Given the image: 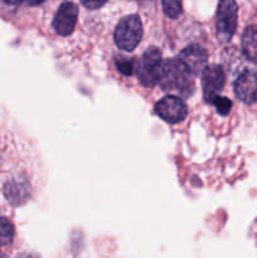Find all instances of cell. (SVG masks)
I'll use <instances>...</instances> for the list:
<instances>
[{"instance_id": "cell-1", "label": "cell", "mask_w": 257, "mask_h": 258, "mask_svg": "<svg viewBox=\"0 0 257 258\" xmlns=\"http://www.w3.org/2000/svg\"><path fill=\"white\" fill-rule=\"evenodd\" d=\"M158 83L166 92H173L179 97H188L193 92L191 75L185 70L179 59H166L161 63Z\"/></svg>"}, {"instance_id": "cell-2", "label": "cell", "mask_w": 257, "mask_h": 258, "mask_svg": "<svg viewBox=\"0 0 257 258\" xmlns=\"http://www.w3.org/2000/svg\"><path fill=\"white\" fill-rule=\"evenodd\" d=\"M115 43L123 50H134L143 38V23L136 14L127 15L118 22L115 29Z\"/></svg>"}, {"instance_id": "cell-3", "label": "cell", "mask_w": 257, "mask_h": 258, "mask_svg": "<svg viewBox=\"0 0 257 258\" xmlns=\"http://www.w3.org/2000/svg\"><path fill=\"white\" fill-rule=\"evenodd\" d=\"M237 8L236 0H219L217 8V38L221 43H228L237 29Z\"/></svg>"}, {"instance_id": "cell-4", "label": "cell", "mask_w": 257, "mask_h": 258, "mask_svg": "<svg viewBox=\"0 0 257 258\" xmlns=\"http://www.w3.org/2000/svg\"><path fill=\"white\" fill-rule=\"evenodd\" d=\"M161 63V52L156 47H150L144 52L138 67V78L141 85L151 88L158 83Z\"/></svg>"}, {"instance_id": "cell-5", "label": "cell", "mask_w": 257, "mask_h": 258, "mask_svg": "<svg viewBox=\"0 0 257 258\" xmlns=\"http://www.w3.org/2000/svg\"><path fill=\"white\" fill-rule=\"evenodd\" d=\"M156 115L169 123H178L184 121L188 115L185 102L179 96H166L155 105Z\"/></svg>"}, {"instance_id": "cell-6", "label": "cell", "mask_w": 257, "mask_h": 258, "mask_svg": "<svg viewBox=\"0 0 257 258\" xmlns=\"http://www.w3.org/2000/svg\"><path fill=\"white\" fill-rule=\"evenodd\" d=\"M224 81L226 76L221 66L212 64L204 68L202 72V88L207 102L212 103V101L219 96L223 90Z\"/></svg>"}, {"instance_id": "cell-7", "label": "cell", "mask_w": 257, "mask_h": 258, "mask_svg": "<svg viewBox=\"0 0 257 258\" xmlns=\"http://www.w3.org/2000/svg\"><path fill=\"white\" fill-rule=\"evenodd\" d=\"M78 7L72 2H66L58 8L53 19V28L55 33L62 37L72 34L77 24Z\"/></svg>"}, {"instance_id": "cell-8", "label": "cell", "mask_w": 257, "mask_h": 258, "mask_svg": "<svg viewBox=\"0 0 257 258\" xmlns=\"http://www.w3.org/2000/svg\"><path fill=\"white\" fill-rule=\"evenodd\" d=\"M178 59L191 76H197L207 67L208 55L201 45L190 44L181 50Z\"/></svg>"}, {"instance_id": "cell-9", "label": "cell", "mask_w": 257, "mask_h": 258, "mask_svg": "<svg viewBox=\"0 0 257 258\" xmlns=\"http://www.w3.org/2000/svg\"><path fill=\"white\" fill-rule=\"evenodd\" d=\"M237 98L247 105L257 102V71L247 70L238 76L234 82Z\"/></svg>"}, {"instance_id": "cell-10", "label": "cell", "mask_w": 257, "mask_h": 258, "mask_svg": "<svg viewBox=\"0 0 257 258\" xmlns=\"http://www.w3.org/2000/svg\"><path fill=\"white\" fill-rule=\"evenodd\" d=\"M4 196L10 204L20 206L25 203L30 196V186L25 179L14 178L4 185Z\"/></svg>"}, {"instance_id": "cell-11", "label": "cell", "mask_w": 257, "mask_h": 258, "mask_svg": "<svg viewBox=\"0 0 257 258\" xmlns=\"http://www.w3.org/2000/svg\"><path fill=\"white\" fill-rule=\"evenodd\" d=\"M242 52L247 59L257 63V25H249L243 32Z\"/></svg>"}, {"instance_id": "cell-12", "label": "cell", "mask_w": 257, "mask_h": 258, "mask_svg": "<svg viewBox=\"0 0 257 258\" xmlns=\"http://www.w3.org/2000/svg\"><path fill=\"white\" fill-rule=\"evenodd\" d=\"M14 226L9 219L0 217V247L9 246L14 239Z\"/></svg>"}, {"instance_id": "cell-13", "label": "cell", "mask_w": 257, "mask_h": 258, "mask_svg": "<svg viewBox=\"0 0 257 258\" xmlns=\"http://www.w3.org/2000/svg\"><path fill=\"white\" fill-rule=\"evenodd\" d=\"M163 4V10L165 15L170 19H175L181 14V0H161Z\"/></svg>"}, {"instance_id": "cell-14", "label": "cell", "mask_w": 257, "mask_h": 258, "mask_svg": "<svg viewBox=\"0 0 257 258\" xmlns=\"http://www.w3.org/2000/svg\"><path fill=\"white\" fill-rule=\"evenodd\" d=\"M212 105L216 106L218 113H221V115L223 116L228 115L232 107L231 101H229L227 97H221V96H217V97L212 101Z\"/></svg>"}, {"instance_id": "cell-15", "label": "cell", "mask_w": 257, "mask_h": 258, "mask_svg": "<svg viewBox=\"0 0 257 258\" xmlns=\"http://www.w3.org/2000/svg\"><path fill=\"white\" fill-rule=\"evenodd\" d=\"M116 67H117L118 72L122 73L123 76H131L134 73V62L130 59H126V58L120 57L116 59Z\"/></svg>"}, {"instance_id": "cell-16", "label": "cell", "mask_w": 257, "mask_h": 258, "mask_svg": "<svg viewBox=\"0 0 257 258\" xmlns=\"http://www.w3.org/2000/svg\"><path fill=\"white\" fill-rule=\"evenodd\" d=\"M81 3L83 4V7H86L87 9L95 10L101 8L102 5H105L107 3V0H81Z\"/></svg>"}, {"instance_id": "cell-17", "label": "cell", "mask_w": 257, "mask_h": 258, "mask_svg": "<svg viewBox=\"0 0 257 258\" xmlns=\"http://www.w3.org/2000/svg\"><path fill=\"white\" fill-rule=\"evenodd\" d=\"M15 258H39V257L34 253H20Z\"/></svg>"}, {"instance_id": "cell-18", "label": "cell", "mask_w": 257, "mask_h": 258, "mask_svg": "<svg viewBox=\"0 0 257 258\" xmlns=\"http://www.w3.org/2000/svg\"><path fill=\"white\" fill-rule=\"evenodd\" d=\"M3 2H4L5 4H9V5H18L20 4V3L24 2V0H3Z\"/></svg>"}, {"instance_id": "cell-19", "label": "cell", "mask_w": 257, "mask_h": 258, "mask_svg": "<svg viewBox=\"0 0 257 258\" xmlns=\"http://www.w3.org/2000/svg\"><path fill=\"white\" fill-rule=\"evenodd\" d=\"M28 2H29L30 5H39L42 3H44L45 0H28Z\"/></svg>"}, {"instance_id": "cell-20", "label": "cell", "mask_w": 257, "mask_h": 258, "mask_svg": "<svg viewBox=\"0 0 257 258\" xmlns=\"http://www.w3.org/2000/svg\"><path fill=\"white\" fill-rule=\"evenodd\" d=\"M0 258H4V256H3V253H0Z\"/></svg>"}]
</instances>
